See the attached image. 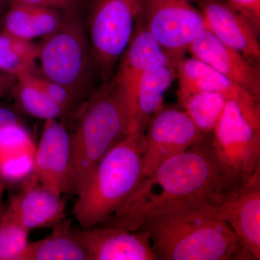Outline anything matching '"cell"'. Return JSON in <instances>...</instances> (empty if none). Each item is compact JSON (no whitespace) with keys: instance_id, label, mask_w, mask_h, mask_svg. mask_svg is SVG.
Wrapping results in <instances>:
<instances>
[{"instance_id":"cell-1","label":"cell","mask_w":260,"mask_h":260,"mask_svg":"<svg viewBox=\"0 0 260 260\" xmlns=\"http://www.w3.org/2000/svg\"><path fill=\"white\" fill-rule=\"evenodd\" d=\"M241 178L220 165L210 138H206L164 160L142 177L119 209L99 225L135 232L150 219L171 210L217 205Z\"/></svg>"},{"instance_id":"cell-2","label":"cell","mask_w":260,"mask_h":260,"mask_svg":"<svg viewBox=\"0 0 260 260\" xmlns=\"http://www.w3.org/2000/svg\"><path fill=\"white\" fill-rule=\"evenodd\" d=\"M141 229L148 233L157 259L227 260L242 251L215 204L171 210L150 219Z\"/></svg>"},{"instance_id":"cell-3","label":"cell","mask_w":260,"mask_h":260,"mask_svg":"<svg viewBox=\"0 0 260 260\" xmlns=\"http://www.w3.org/2000/svg\"><path fill=\"white\" fill-rule=\"evenodd\" d=\"M125 91L114 79L78 109L71 139V192L78 194L99 162L133 126Z\"/></svg>"},{"instance_id":"cell-4","label":"cell","mask_w":260,"mask_h":260,"mask_svg":"<svg viewBox=\"0 0 260 260\" xmlns=\"http://www.w3.org/2000/svg\"><path fill=\"white\" fill-rule=\"evenodd\" d=\"M145 133L136 126L102 159L77 194L73 214L82 229L107 221L135 190L142 178Z\"/></svg>"},{"instance_id":"cell-5","label":"cell","mask_w":260,"mask_h":260,"mask_svg":"<svg viewBox=\"0 0 260 260\" xmlns=\"http://www.w3.org/2000/svg\"><path fill=\"white\" fill-rule=\"evenodd\" d=\"M78 13H66L59 28L38 44L36 73L64 87L77 102L95 72L88 32Z\"/></svg>"},{"instance_id":"cell-6","label":"cell","mask_w":260,"mask_h":260,"mask_svg":"<svg viewBox=\"0 0 260 260\" xmlns=\"http://www.w3.org/2000/svg\"><path fill=\"white\" fill-rule=\"evenodd\" d=\"M144 0H91L86 28L95 72L109 81L143 14Z\"/></svg>"},{"instance_id":"cell-7","label":"cell","mask_w":260,"mask_h":260,"mask_svg":"<svg viewBox=\"0 0 260 260\" xmlns=\"http://www.w3.org/2000/svg\"><path fill=\"white\" fill-rule=\"evenodd\" d=\"M210 144L220 165L236 177H247L260 169L259 103L228 101Z\"/></svg>"},{"instance_id":"cell-8","label":"cell","mask_w":260,"mask_h":260,"mask_svg":"<svg viewBox=\"0 0 260 260\" xmlns=\"http://www.w3.org/2000/svg\"><path fill=\"white\" fill-rule=\"evenodd\" d=\"M143 23L174 64L207 28L204 16L189 0H144Z\"/></svg>"},{"instance_id":"cell-9","label":"cell","mask_w":260,"mask_h":260,"mask_svg":"<svg viewBox=\"0 0 260 260\" xmlns=\"http://www.w3.org/2000/svg\"><path fill=\"white\" fill-rule=\"evenodd\" d=\"M216 210L235 234L244 256L260 259V169L237 181Z\"/></svg>"},{"instance_id":"cell-10","label":"cell","mask_w":260,"mask_h":260,"mask_svg":"<svg viewBox=\"0 0 260 260\" xmlns=\"http://www.w3.org/2000/svg\"><path fill=\"white\" fill-rule=\"evenodd\" d=\"M206 138L183 109L162 107L152 116L145 132L142 177Z\"/></svg>"},{"instance_id":"cell-11","label":"cell","mask_w":260,"mask_h":260,"mask_svg":"<svg viewBox=\"0 0 260 260\" xmlns=\"http://www.w3.org/2000/svg\"><path fill=\"white\" fill-rule=\"evenodd\" d=\"M71 164L69 131L59 119L46 120L36 148L32 174L43 186L61 196L71 192Z\"/></svg>"},{"instance_id":"cell-12","label":"cell","mask_w":260,"mask_h":260,"mask_svg":"<svg viewBox=\"0 0 260 260\" xmlns=\"http://www.w3.org/2000/svg\"><path fill=\"white\" fill-rule=\"evenodd\" d=\"M85 247L89 260H158L143 229L131 232L97 225L90 229L73 228Z\"/></svg>"},{"instance_id":"cell-13","label":"cell","mask_w":260,"mask_h":260,"mask_svg":"<svg viewBox=\"0 0 260 260\" xmlns=\"http://www.w3.org/2000/svg\"><path fill=\"white\" fill-rule=\"evenodd\" d=\"M204 16L207 28L228 47L259 66V32L224 0H189Z\"/></svg>"},{"instance_id":"cell-14","label":"cell","mask_w":260,"mask_h":260,"mask_svg":"<svg viewBox=\"0 0 260 260\" xmlns=\"http://www.w3.org/2000/svg\"><path fill=\"white\" fill-rule=\"evenodd\" d=\"M188 51L259 100V66L220 42L208 28L191 43Z\"/></svg>"},{"instance_id":"cell-15","label":"cell","mask_w":260,"mask_h":260,"mask_svg":"<svg viewBox=\"0 0 260 260\" xmlns=\"http://www.w3.org/2000/svg\"><path fill=\"white\" fill-rule=\"evenodd\" d=\"M169 63L174 62L145 28L141 15L113 78L125 91L133 123L137 88L142 75L152 68Z\"/></svg>"},{"instance_id":"cell-16","label":"cell","mask_w":260,"mask_h":260,"mask_svg":"<svg viewBox=\"0 0 260 260\" xmlns=\"http://www.w3.org/2000/svg\"><path fill=\"white\" fill-rule=\"evenodd\" d=\"M65 206L61 195L43 186L34 174L24 180L21 190L8 205L29 232L52 227L64 220Z\"/></svg>"},{"instance_id":"cell-17","label":"cell","mask_w":260,"mask_h":260,"mask_svg":"<svg viewBox=\"0 0 260 260\" xmlns=\"http://www.w3.org/2000/svg\"><path fill=\"white\" fill-rule=\"evenodd\" d=\"M179 89L177 95L207 91L223 94L229 100L244 104L259 103L242 87L197 58L184 59L177 64Z\"/></svg>"},{"instance_id":"cell-18","label":"cell","mask_w":260,"mask_h":260,"mask_svg":"<svg viewBox=\"0 0 260 260\" xmlns=\"http://www.w3.org/2000/svg\"><path fill=\"white\" fill-rule=\"evenodd\" d=\"M37 145L23 124L11 126L0 138V179L24 181L34 172Z\"/></svg>"},{"instance_id":"cell-19","label":"cell","mask_w":260,"mask_h":260,"mask_svg":"<svg viewBox=\"0 0 260 260\" xmlns=\"http://www.w3.org/2000/svg\"><path fill=\"white\" fill-rule=\"evenodd\" d=\"M66 13L31 5L10 4L0 20L1 31L30 42L44 39L59 28Z\"/></svg>"},{"instance_id":"cell-20","label":"cell","mask_w":260,"mask_h":260,"mask_svg":"<svg viewBox=\"0 0 260 260\" xmlns=\"http://www.w3.org/2000/svg\"><path fill=\"white\" fill-rule=\"evenodd\" d=\"M177 65L174 63L156 67L142 75L135 97L134 124L145 133L149 121L164 107V97L177 78Z\"/></svg>"},{"instance_id":"cell-21","label":"cell","mask_w":260,"mask_h":260,"mask_svg":"<svg viewBox=\"0 0 260 260\" xmlns=\"http://www.w3.org/2000/svg\"><path fill=\"white\" fill-rule=\"evenodd\" d=\"M48 237L28 244L17 260H89L70 220H61Z\"/></svg>"},{"instance_id":"cell-22","label":"cell","mask_w":260,"mask_h":260,"mask_svg":"<svg viewBox=\"0 0 260 260\" xmlns=\"http://www.w3.org/2000/svg\"><path fill=\"white\" fill-rule=\"evenodd\" d=\"M183 110L205 138H210L229 99L223 94L198 91L177 95Z\"/></svg>"},{"instance_id":"cell-23","label":"cell","mask_w":260,"mask_h":260,"mask_svg":"<svg viewBox=\"0 0 260 260\" xmlns=\"http://www.w3.org/2000/svg\"><path fill=\"white\" fill-rule=\"evenodd\" d=\"M39 45L0 32V72L18 78L37 73Z\"/></svg>"},{"instance_id":"cell-24","label":"cell","mask_w":260,"mask_h":260,"mask_svg":"<svg viewBox=\"0 0 260 260\" xmlns=\"http://www.w3.org/2000/svg\"><path fill=\"white\" fill-rule=\"evenodd\" d=\"M18 107L28 115L37 119H61L66 113L42 89L32 83L27 75L17 78L11 92Z\"/></svg>"},{"instance_id":"cell-25","label":"cell","mask_w":260,"mask_h":260,"mask_svg":"<svg viewBox=\"0 0 260 260\" xmlns=\"http://www.w3.org/2000/svg\"><path fill=\"white\" fill-rule=\"evenodd\" d=\"M29 231L9 207L0 217V260H17L28 245Z\"/></svg>"},{"instance_id":"cell-26","label":"cell","mask_w":260,"mask_h":260,"mask_svg":"<svg viewBox=\"0 0 260 260\" xmlns=\"http://www.w3.org/2000/svg\"><path fill=\"white\" fill-rule=\"evenodd\" d=\"M27 77L32 83L42 89L51 100L58 104L66 114L73 109L75 104L78 102L72 94L59 84L51 81L36 73L28 74Z\"/></svg>"},{"instance_id":"cell-27","label":"cell","mask_w":260,"mask_h":260,"mask_svg":"<svg viewBox=\"0 0 260 260\" xmlns=\"http://www.w3.org/2000/svg\"><path fill=\"white\" fill-rule=\"evenodd\" d=\"M85 0H11L10 4L31 5L59 10L67 13H78Z\"/></svg>"},{"instance_id":"cell-28","label":"cell","mask_w":260,"mask_h":260,"mask_svg":"<svg viewBox=\"0 0 260 260\" xmlns=\"http://www.w3.org/2000/svg\"><path fill=\"white\" fill-rule=\"evenodd\" d=\"M229 6L250 22L257 31L260 30V0H224Z\"/></svg>"},{"instance_id":"cell-29","label":"cell","mask_w":260,"mask_h":260,"mask_svg":"<svg viewBox=\"0 0 260 260\" xmlns=\"http://www.w3.org/2000/svg\"><path fill=\"white\" fill-rule=\"evenodd\" d=\"M19 124L23 122L18 111L0 102V138L7 129Z\"/></svg>"},{"instance_id":"cell-30","label":"cell","mask_w":260,"mask_h":260,"mask_svg":"<svg viewBox=\"0 0 260 260\" xmlns=\"http://www.w3.org/2000/svg\"><path fill=\"white\" fill-rule=\"evenodd\" d=\"M16 78L0 72V97L11 94Z\"/></svg>"},{"instance_id":"cell-31","label":"cell","mask_w":260,"mask_h":260,"mask_svg":"<svg viewBox=\"0 0 260 260\" xmlns=\"http://www.w3.org/2000/svg\"><path fill=\"white\" fill-rule=\"evenodd\" d=\"M7 186H8V184L5 182L4 181L0 179V217H1L2 213H3V210H3V200Z\"/></svg>"},{"instance_id":"cell-32","label":"cell","mask_w":260,"mask_h":260,"mask_svg":"<svg viewBox=\"0 0 260 260\" xmlns=\"http://www.w3.org/2000/svg\"><path fill=\"white\" fill-rule=\"evenodd\" d=\"M11 0H0V20L9 8Z\"/></svg>"}]
</instances>
